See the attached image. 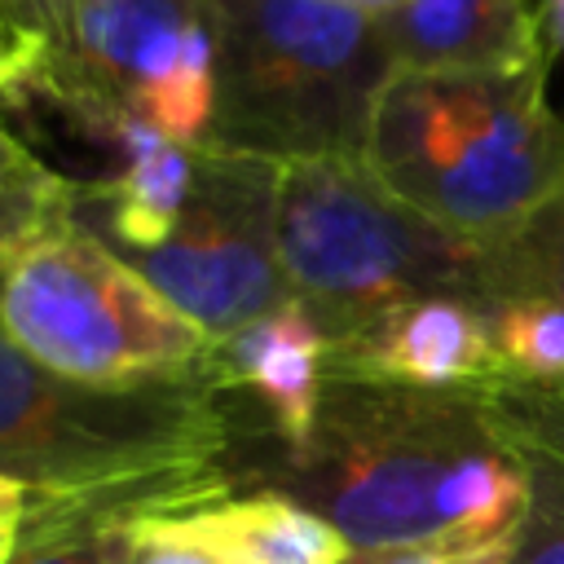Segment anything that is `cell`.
Listing matches in <instances>:
<instances>
[{"label":"cell","mask_w":564,"mask_h":564,"mask_svg":"<svg viewBox=\"0 0 564 564\" xmlns=\"http://www.w3.org/2000/svg\"><path fill=\"white\" fill-rule=\"evenodd\" d=\"M264 485L330 520L352 551L476 546L516 533L529 476L485 388H405L326 375L300 445H273Z\"/></svg>","instance_id":"cell-1"},{"label":"cell","mask_w":564,"mask_h":564,"mask_svg":"<svg viewBox=\"0 0 564 564\" xmlns=\"http://www.w3.org/2000/svg\"><path fill=\"white\" fill-rule=\"evenodd\" d=\"M225 392L203 375L79 383L44 370L0 330V476L35 498L234 485Z\"/></svg>","instance_id":"cell-2"},{"label":"cell","mask_w":564,"mask_h":564,"mask_svg":"<svg viewBox=\"0 0 564 564\" xmlns=\"http://www.w3.org/2000/svg\"><path fill=\"white\" fill-rule=\"evenodd\" d=\"M361 159L427 220L463 238H502L564 185V119L546 101V66L392 75Z\"/></svg>","instance_id":"cell-3"},{"label":"cell","mask_w":564,"mask_h":564,"mask_svg":"<svg viewBox=\"0 0 564 564\" xmlns=\"http://www.w3.org/2000/svg\"><path fill=\"white\" fill-rule=\"evenodd\" d=\"M278 256L330 344L432 295L494 308V238L427 220L357 154L278 163Z\"/></svg>","instance_id":"cell-4"},{"label":"cell","mask_w":564,"mask_h":564,"mask_svg":"<svg viewBox=\"0 0 564 564\" xmlns=\"http://www.w3.org/2000/svg\"><path fill=\"white\" fill-rule=\"evenodd\" d=\"M216 115L198 150L273 163L366 154L392 57L366 9L335 0H212Z\"/></svg>","instance_id":"cell-5"},{"label":"cell","mask_w":564,"mask_h":564,"mask_svg":"<svg viewBox=\"0 0 564 564\" xmlns=\"http://www.w3.org/2000/svg\"><path fill=\"white\" fill-rule=\"evenodd\" d=\"M0 330L44 370L106 388L194 375L212 348L185 313L70 216V203L4 247Z\"/></svg>","instance_id":"cell-6"},{"label":"cell","mask_w":564,"mask_h":564,"mask_svg":"<svg viewBox=\"0 0 564 564\" xmlns=\"http://www.w3.org/2000/svg\"><path fill=\"white\" fill-rule=\"evenodd\" d=\"M9 97H44L115 154L132 115L198 150L216 115L212 0H79L62 44L18 40Z\"/></svg>","instance_id":"cell-7"},{"label":"cell","mask_w":564,"mask_h":564,"mask_svg":"<svg viewBox=\"0 0 564 564\" xmlns=\"http://www.w3.org/2000/svg\"><path fill=\"white\" fill-rule=\"evenodd\" d=\"M128 260L212 344L291 304L278 256V163L194 150V194L154 251Z\"/></svg>","instance_id":"cell-8"},{"label":"cell","mask_w":564,"mask_h":564,"mask_svg":"<svg viewBox=\"0 0 564 564\" xmlns=\"http://www.w3.org/2000/svg\"><path fill=\"white\" fill-rule=\"evenodd\" d=\"M326 375L405 388H489L502 379L489 313L471 300L432 295L401 304L330 344Z\"/></svg>","instance_id":"cell-9"},{"label":"cell","mask_w":564,"mask_h":564,"mask_svg":"<svg viewBox=\"0 0 564 564\" xmlns=\"http://www.w3.org/2000/svg\"><path fill=\"white\" fill-rule=\"evenodd\" d=\"M397 75H516L551 66L529 0H397L375 13Z\"/></svg>","instance_id":"cell-10"},{"label":"cell","mask_w":564,"mask_h":564,"mask_svg":"<svg viewBox=\"0 0 564 564\" xmlns=\"http://www.w3.org/2000/svg\"><path fill=\"white\" fill-rule=\"evenodd\" d=\"M330 339L300 300L256 317L251 326L216 339L203 357V375L220 392H247L264 419L273 445H300L317 419L326 392Z\"/></svg>","instance_id":"cell-11"},{"label":"cell","mask_w":564,"mask_h":564,"mask_svg":"<svg viewBox=\"0 0 564 564\" xmlns=\"http://www.w3.org/2000/svg\"><path fill=\"white\" fill-rule=\"evenodd\" d=\"M194 194V150L176 145L145 119L119 128V172L75 181L70 216L97 234L115 256L154 251L167 242Z\"/></svg>","instance_id":"cell-12"},{"label":"cell","mask_w":564,"mask_h":564,"mask_svg":"<svg viewBox=\"0 0 564 564\" xmlns=\"http://www.w3.org/2000/svg\"><path fill=\"white\" fill-rule=\"evenodd\" d=\"M159 524L198 542L220 564H344V533L282 489H216L154 511Z\"/></svg>","instance_id":"cell-13"},{"label":"cell","mask_w":564,"mask_h":564,"mask_svg":"<svg viewBox=\"0 0 564 564\" xmlns=\"http://www.w3.org/2000/svg\"><path fill=\"white\" fill-rule=\"evenodd\" d=\"M216 489H128L97 498H35L13 551L0 564H115L137 516Z\"/></svg>","instance_id":"cell-14"},{"label":"cell","mask_w":564,"mask_h":564,"mask_svg":"<svg viewBox=\"0 0 564 564\" xmlns=\"http://www.w3.org/2000/svg\"><path fill=\"white\" fill-rule=\"evenodd\" d=\"M524 295L564 308V185L529 220L494 238V304Z\"/></svg>","instance_id":"cell-15"},{"label":"cell","mask_w":564,"mask_h":564,"mask_svg":"<svg viewBox=\"0 0 564 564\" xmlns=\"http://www.w3.org/2000/svg\"><path fill=\"white\" fill-rule=\"evenodd\" d=\"M502 432L520 449L524 476H529V494H524L520 524L511 533L507 564H564V445L529 432H511V427Z\"/></svg>","instance_id":"cell-16"},{"label":"cell","mask_w":564,"mask_h":564,"mask_svg":"<svg viewBox=\"0 0 564 564\" xmlns=\"http://www.w3.org/2000/svg\"><path fill=\"white\" fill-rule=\"evenodd\" d=\"M502 375L511 379H564V308L538 295L489 308Z\"/></svg>","instance_id":"cell-17"},{"label":"cell","mask_w":564,"mask_h":564,"mask_svg":"<svg viewBox=\"0 0 564 564\" xmlns=\"http://www.w3.org/2000/svg\"><path fill=\"white\" fill-rule=\"evenodd\" d=\"M70 194H75V176L53 172L40 154L35 159H0V256L13 238H22L48 212L66 207Z\"/></svg>","instance_id":"cell-18"},{"label":"cell","mask_w":564,"mask_h":564,"mask_svg":"<svg viewBox=\"0 0 564 564\" xmlns=\"http://www.w3.org/2000/svg\"><path fill=\"white\" fill-rule=\"evenodd\" d=\"M494 414L511 432H529L564 445V379H494L485 388Z\"/></svg>","instance_id":"cell-19"},{"label":"cell","mask_w":564,"mask_h":564,"mask_svg":"<svg viewBox=\"0 0 564 564\" xmlns=\"http://www.w3.org/2000/svg\"><path fill=\"white\" fill-rule=\"evenodd\" d=\"M115 564H220V560L207 555L198 542H189V538L172 533L167 524H159L154 511H145V516L132 520L128 542H123V551H119Z\"/></svg>","instance_id":"cell-20"},{"label":"cell","mask_w":564,"mask_h":564,"mask_svg":"<svg viewBox=\"0 0 564 564\" xmlns=\"http://www.w3.org/2000/svg\"><path fill=\"white\" fill-rule=\"evenodd\" d=\"M511 538L502 542H476V546H370L348 551L344 564H507Z\"/></svg>","instance_id":"cell-21"},{"label":"cell","mask_w":564,"mask_h":564,"mask_svg":"<svg viewBox=\"0 0 564 564\" xmlns=\"http://www.w3.org/2000/svg\"><path fill=\"white\" fill-rule=\"evenodd\" d=\"M79 0H0V31L13 40L62 44Z\"/></svg>","instance_id":"cell-22"},{"label":"cell","mask_w":564,"mask_h":564,"mask_svg":"<svg viewBox=\"0 0 564 564\" xmlns=\"http://www.w3.org/2000/svg\"><path fill=\"white\" fill-rule=\"evenodd\" d=\"M31 507H35V494L0 476V560L13 551V542H18V533H22L26 516H31Z\"/></svg>","instance_id":"cell-23"},{"label":"cell","mask_w":564,"mask_h":564,"mask_svg":"<svg viewBox=\"0 0 564 564\" xmlns=\"http://www.w3.org/2000/svg\"><path fill=\"white\" fill-rule=\"evenodd\" d=\"M13 48H18V40L0 31V101H4V88H9V70H13ZM0 159H35V150H26V145L4 128V119H0Z\"/></svg>","instance_id":"cell-24"},{"label":"cell","mask_w":564,"mask_h":564,"mask_svg":"<svg viewBox=\"0 0 564 564\" xmlns=\"http://www.w3.org/2000/svg\"><path fill=\"white\" fill-rule=\"evenodd\" d=\"M542 31H546L551 57L564 53V0H542Z\"/></svg>","instance_id":"cell-25"},{"label":"cell","mask_w":564,"mask_h":564,"mask_svg":"<svg viewBox=\"0 0 564 564\" xmlns=\"http://www.w3.org/2000/svg\"><path fill=\"white\" fill-rule=\"evenodd\" d=\"M335 4H348V9H366V13H383V9H392L397 0H335Z\"/></svg>","instance_id":"cell-26"}]
</instances>
